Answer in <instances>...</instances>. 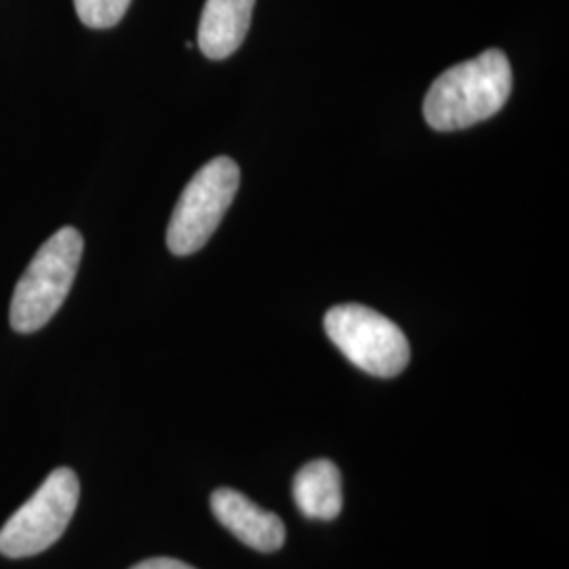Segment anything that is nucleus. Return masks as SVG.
<instances>
[{"mask_svg": "<svg viewBox=\"0 0 569 569\" xmlns=\"http://www.w3.org/2000/svg\"><path fill=\"white\" fill-rule=\"evenodd\" d=\"M512 68L500 49H488L439 74L425 98V119L435 131H460L488 121L509 102Z\"/></svg>", "mask_w": 569, "mask_h": 569, "instance_id": "nucleus-1", "label": "nucleus"}, {"mask_svg": "<svg viewBox=\"0 0 569 569\" xmlns=\"http://www.w3.org/2000/svg\"><path fill=\"white\" fill-rule=\"evenodd\" d=\"M82 247L81 232L72 226L44 241L13 291L9 319L18 333H34L56 317L77 279Z\"/></svg>", "mask_w": 569, "mask_h": 569, "instance_id": "nucleus-2", "label": "nucleus"}, {"mask_svg": "<svg viewBox=\"0 0 569 569\" xmlns=\"http://www.w3.org/2000/svg\"><path fill=\"white\" fill-rule=\"evenodd\" d=\"M239 183L241 169L228 157H218L194 173L167 228V247L173 256H190L203 249L224 220Z\"/></svg>", "mask_w": 569, "mask_h": 569, "instance_id": "nucleus-3", "label": "nucleus"}, {"mask_svg": "<svg viewBox=\"0 0 569 569\" xmlns=\"http://www.w3.org/2000/svg\"><path fill=\"white\" fill-rule=\"evenodd\" d=\"M323 323L346 359L371 376L395 378L409 363L411 350L401 327L367 306H333Z\"/></svg>", "mask_w": 569, "mask_h": 569, "instance_id": "nucleus-4", "label": "nucleus"}, {"mask_svg": "<svg viewBox=\"0 0 569 569\" xmlns=\"http://www.w3.org/2000/svg\"><path fill=\"white\" fill-rule=\"evenodd\" d=\"M79 496L77 472L72 468L53 470L0 529V552L9 559H26L56 545L74 517Z\"/></svg>", "mask_w": 569, "mask_h": 569, "instance_id": "nucleus-5", "label": "nucleus"}, {"mask_svg": "<svg viewBox=\"0 0 569 569\" xmlns=\"http://www.w3.org/2000/svg\"><path fill=\"white\" fill-rule=\"evenodd\" d=\"M211 510L216 519L249 549L274 552L284 545L283 521L274 512L260 509L241 491L216 489L211 496Z\"/></svg>", "mask_w": 569, "mask_h": 569, "instance_id": "nucleus-6", "label": "nucleus"}, {"mask_svg": "<svg viewBox=\"0 0 569 569\" xmlns=\"http://www.w3.org/2000/svg\"><path fill=\"white\" fill-rule=\"evenodd\" d=\"M256 0H207L199 23V49L209 60L230 58L249 32Z\"/></svg>", "mask_w": 569, "mask_h": 569, "instance_id": "nucleus-7", "label": "nucleus"}, {"mask_svg": "<svg viewBox=\"0 0 569 569\" xmlns=\"http://www.w3.org/2000/svg\"><path fill=\"white\" fill-rule=\"evenodd\" d=\"M293 500L308 519L331 521L342 510V475L331 460H315L293 479Z\"/></svg>", "mask_w": 569, "mask_h": 569, "instance_id": "nucleus-8", "label": "nucleus"}, {"mask_svg": "<svg viewBox=\"0 0 569 569\" xmlns=\"http://www.w3.org/2000/svg\"><path fill=\"white\" fill-rule=\"evenodd\" d=\"M131 0H74L79 20L87 28L106 30L117 26L124 18Z\"/></svg>", "mask_w": 569, "mask_h": 569, "instance_id": "nucleus-9", "label": "nucleus"}, {"mask_svg": "<svg viewBox=\"0 0 569 569\" xmlns=\"http://www.w3.org/2000/svg\"><path fill=\"white\" fill-rule=\"evenodd\" d=\"M131 569H197L178 559H169V557H157V559H146L142 563L133 566Z\"/></svg>", "mask_w": 569, "mask_h": 569, "instance_id": "nucleus-10", "label": "nucleus"}]
</instances>
